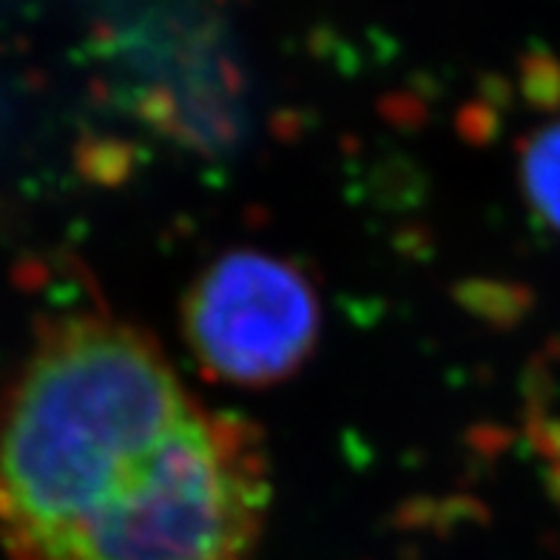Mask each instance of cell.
Masks as SVG:
<instances>
[{
    "instance_id": "obj_2",
    "label": "cell",
    "mask_w": 560,
    "mask_h": 560,
    "mask_svg": "<svg viewBox=\"0 0 560 560\" xmlns=\"http://www.w3.org/2000/svg\"><path fill=\"white\" fill-rule=\"evenodd\" d=\"M270 495L259 427L194 405L57 560H248Z\"/></svg>"
},
{
    "instance_id": "obj_3",
    "label": "cell",
    "mask_w": 560,
    "mask_h": 560,
    "mask_svg": "<svg viewBox=\"0 0 560 560\" xmlns=\"http://www.w3.org/2000/svg\"><path fill=\"white\" fill-rule=\"evenodd\" d=\"M183 336L206 376L234 387H273L316 350L319 296L291 259L231 250L185 293Z\"/></svg>"
},
{
    "instance_id": "obj_1",
    "label": "cell",
    "mask_w": 560,
    "mask_h": 560,
    "mask_svg": "<svg viewBox=\"0 0 560 560\" xmlns=\"http://www.w3.org/2000/svg\"><path fill=\"white\" fill-rule=\"evenodd\" d=\"M165 350L106 313L37 334L0 405V544L57 560L194 410Z\"/></svg>"
},
{
    "instance_id": "obj_4",
    "label": "cell",
    "mask_w": 560,
    "mask_h": 560,
    "mask_svg": "<svg viewBox=\"0 0 560 560\" xmlns=\"http://www.w3.org/2000/svg\"><path fill=\"white\" fill-rule=\"evenodd\" d=\"M524 191L535 211L560 231V120L540 128L524 151Z\"/></svg>"
}]
</instances>
